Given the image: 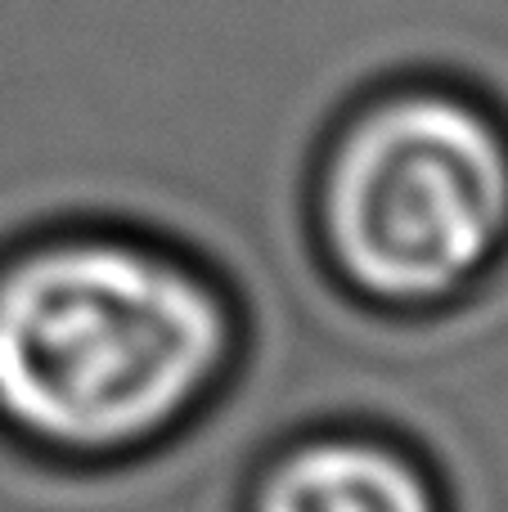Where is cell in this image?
Wrapping results in <instances>:
<instances>
[{"label": "cell", "instance_id": "obj_3", "mask_svg": "<svg viewBox=\"0 0 508 512\" xmlns=\"http://www.w3.org/2000/svg\"><path fill=\"white\" fill-rule=\"evenodd\" d=\"M248 512H446L432 472L401 445L329 432L279 450Z\"/></svg>", "mask_w": 508, "mask_h": 512}, {"label": "cell", "instance_id": "obj_1", "mask_svg": "<svg viewBox=\"0 0 508 512\" xmlns=\"http://www.w3.org/2000/svg\"><path fill=\"white\" fill-rule=\"evenodd\" d=\"M234 351L225 292L153 243L63 234L0 261V427L27 450H149L216 396Z\"/></svg>", "mask_w": 508, "mask_h": 512}, {"label": "cell", "instance_id": "obj_2", "mask_svg": "<svg viewBox=\"0 0 508 512\" xmlns=\"http://www.w3.org/2000/svg\"><path fill=\"white\" fill-rule=\"evenodd\" d=\"M315 230L383 310H441L508 261V117L441 72L360 95L324 144Z\"/></svg>", "mask_w": 508, "mask_h": 512}]
</instances>
